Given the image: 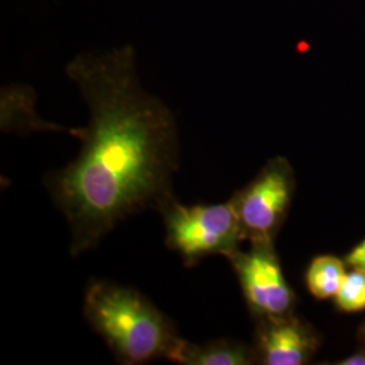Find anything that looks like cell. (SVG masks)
<instances>
[{
    "label": "cell",
    "instance_id": "6da1fadb",
    "mask_svg": "<svg viewBox=\"0 0 365 365\" xmlns=\"http://www.w3.org/2000/svg\"><path fill=\"white\" fill-rule=\"evenodd\" d=\"M66 73L90 119L71 130L81 143L76 160L48 175L45 185L69 226V253L80 256L119 222L175 196L179 138L170 108L143 88L131 46L78 54Z\"/></svg>",
    "mask_w": 365,
    "mask_h": 365
},
{
    "label": "cell",
    "instance_id": "7c38bea8",
    "mask_svg": "<svg viewBox=\"0 0 365 365\" xmlns=\"http://www.w3.org/2000/svg\"><path fill=\"white\" fill-rule=\"evenodd\" d=\"M357 339H359V342H360V345H361V348L365 351V322L361 325V327H359V331H357Z\"/></svg>",
    "mask_w": 365,
    "mask_h": 365
},
{
    "label": "cell",
    "instance_id": "8fae6325",
    "mask_svg": "<svg viewBox=\"0 0 365 365\" xmlns=\"http://www.w3.org/2000/svg\"><path fill=\"white\" fill-rule=\"evenodd\" d=\"M334 364L339 365H365V351L361 348V351L353 353L351 356L345 357L344 360L337 361Z\"/></svg>",
    "mask_w": 365,
    "mask_h": 365
},
{
    "label": "cell",
    "instance_id": "7a4b0ae2",
    "mask_svg": "<svg viewBox=\"0 0 365 365\" xmlns=\"http://www.w3.org/2000/svg\"><path fill=\"white\" fill-rule=\"evenodd\" d=\"M83 313L122 364L170 360L182 337L167 317L134 288L108 280H92Z\"/></svg>",
    "mask_w": 365,
    "mask_h": 365
},
{
    "label": "cell",
    "instance_id": "52a82bcc",
    "mask_svg": "<svg viewBox=\"0 0 365 365\" xmlns=\"http://www.w3.org/2000/svg\"><path fill=\"white\" fill-rule=\"evenodd\" d=\"M170 361L182 365H250L256 363L253 346L235 339H221L194 344L182 339Z\"/></svg>",
    "mask_w": 365,
    "mask_h": 365
},
{
    "label": "cell",
    "instance_id": "3957f363",
    "mask_svg": "<svg viewBox=\"0 0 365 365\" xmlns=\"http://www.w3.org/2000/svg\"><path fill=\"white\" fill-rule=\"evenodd\" d=\"M167 247L187 268L210 256H225L240 249L244 237L230 199L217 205H182L175 196L160 206Z\"/></svg>",
    "mask_w": 365,
    "mask_h": 365
},
{
    "label": "cell",
    "instance_id": "ba28073f",
    "mask_svg": "<svg viewBox=\"0 0 365 365\" xmlns=\"http://www.w3.org/2000/svg\"><path fill=\"white\" fill-rule=\"evenodd\" d=\"M346 262L337 256L321 255L310 261L304 272V284L315 299L327 300L336 297L346 274Z\"/></svg>",
    "mask_w": 365,
    "mask_h": 365
},
{
    "label": "cell",
    "instance_id": "9c48e42d",
    "mask_svg": "<svg viewBox=\"0 0 365 365\" xmlns=\"http://www.w3.org/2000/svg\"><path fill=\"white\" fill-rule=\"evenodd\" d=\"M333 299L339 313L365 312V269L352 268V271L346 272Z\"/></svg>",
    "mask_w": 365,
    "mask_h": 365
},
{
    "label": "cell",
    "instance_id": "8992f818",
    "mask_svg": "<svg viewBox=\"0 0 365 365\" xmlns=\"http://www.w3.org/2000/svg\"><path fill=\"white\" fill-rule=\"evenodd\" d=\"M321 345V334L295 313L256 318L253 351L257 364H309Z\"/></svg>",
    "mask_w": 365,
    "mask_h": 365
},
{
    "label": "cell",
    "instance_id": "30bf717a",
    "mask_svg": "<svg viewBox=\"0 0 365 365\" xmlns=\"http://www.w3.org/2000/svg\"><path fill=\"white\" fill-rule=\"evenodd\" d=\"M346 265L351 268H363L365 269V238L357 245H354L344 257Z\"/></svg>",
    "mask_w": 365,
    "mask_h": 365
},
{
    "label": "cell",
    "instance_id": "277c9868",
    "mask_svg": "<svg viewBox=\"0 0 365 365\" xmlns=\"http://www.w3.org/2000/svg\"><path fill=\"white\" fill-rule=\"evenodd\" d=\"M297 179L289 161L274 157L230 197L244 241L274 242L287 220Z\"/></svg>",
    "mask_w": 365,
    "mask_h": 365
},
{
    "label": "cell",
    "instance_id": "5b68a950",
    "mask_svg": "<svg viewBox=\"0 0 365 365\" xmlns=\"http://www.w3.org/2000/svg\"><path fill=\"white\" fill-rule=\"evenodd\" d=\"M248 250L237 249L226 259L235 269L252 317L294 313L297 294L289 286L274 242H253Z\"/></svg>",
    "mask_w": 365,
    "mask_h": 365
}]
</instances>
